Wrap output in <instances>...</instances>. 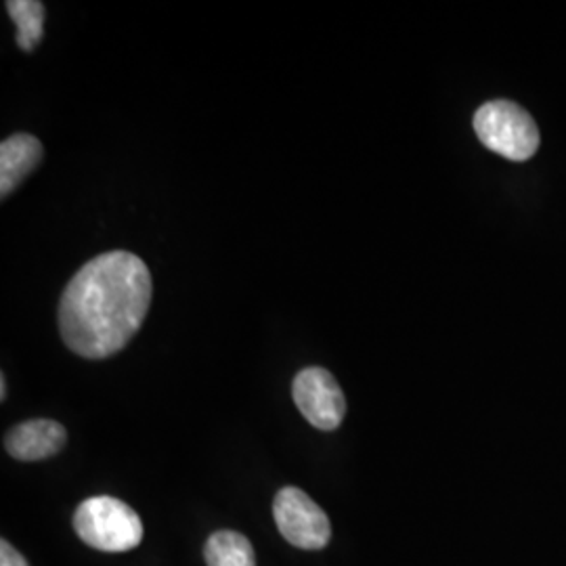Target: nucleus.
Wrapping results in <instances>:
<instances>
[{
  "label": "nucleus",
  "mask_w": 566,
  "mask_h": 566,
  "mask_svg": "<svg viewBox=\"0 0 566 566\" xmlns=\"http://www.w3.org/2000/svg\"><path fill=\"white\" fill-rule=\"evenodd\" d=\"M151 292V273L137 254L114 250L88 261L61 296L63 343L84 359L120 353L145 322Z\"/></svg>",
  "instance_id": "nucleus-1"
},
{
  "label": "nucleus",
  "mask_w": 566,
  "mask_h": 566,
  "mask_svg": "<svg viewBox=\"0 0 566 566\" xmlns=\"http://www.w3.org/2000/svg\"><path fill=\"white\" fill-rule=\"evenodd\" d=\"M474 133L486 149L512 163H525L539 149V128L518 103L497 99L474 114Z\"/></svg>",
  "instance_id": "nucleus-2"
},
{
  "label": "nucleus",
  "mask_w": 566,
  "mask_h": 566,
  "mask_svg": "<svg viewBox=\"0 0 566 566\" xmlns=\"http://www.w3.org/2000/svg\"><path fill=\"white\" fill-rule=\"evenodd\" d=\"M74 528L86 546L102 552H128L143 542L139 514L109 495L82 502L74 514Z\"/></svg>",
  "instance_id": "nucleus-3"
},
{
  "label": "nucleus",
  "mask_w": 566,
  "mask_h": 566,
  "mask_svg": "<svg viewBox=\"0 0 566 566\" xmlns=\"http://www.w3.org/2000/svg\"><path fill=\"white\" fill-rule=\"evenodd\" d=\"M273 516L285 542L294 547L322 549L332 539L327 514L296 486H285L275 495Z\"/></svg>",
  "instance_id": "nucleus-4"
},
{
  "label": "nucleus",
  "mask_w": 566,
  "mask_h": 566,
  "mask_svg": "<svg viewBox=\"0 0 566 566\" xmlns=\"http://www.w3.org/2000/svg\"><path fill=\"white\" fill-rule=\"evenodd\" d=\"M294 403L317 430H336L346 416V399L336 378L324 367H306L292 385Z\"/></svg>",
  "instance_id": "nucleus-5"
},
{
  "label": "nucleus",
  "mask_w": 566,
  "mask_h": 566,
  "mask_svg": "<svg viewBox=\"0 0 566 566\" xmlns=\"http://www.w3.org/2000/svg\"><path fill=\"white\" fill-rule=\"evenodd\" d=\"M67 441L65 428L53 420H28L11 428L4 437V449L20 462H41L57 455Z\"/></svg>",
  "instance_id": "nucleus-6"
},
{
  "label": "nucleus",
  "mask_w": 566,
  "mask_h": 566,
  "mask_svg": "<svg viewBox=\"0 0 566 566\" xmlns=\"http://www.w3.org/2000/svg\"><path fill=\"white\" fill-rule=\"evenodd\" d=\"M42 163V143L28 133H18L0 145V198L11 196Z\"/></svg>",
  "instance_id": "nucleus-7"
},
{
  "label": "nucleus",
  "mask_w": 566,
  "mask_h": 566,
  "mask_svg": "<svg viewBox=\"0 0 566 566\" xmlns=\"http://www.w3.org/2000/svg\"><path fill=\"white\" fill-rule=\"evenodd\" d=\"M203 556L208 566H256L250 539L235 531H219L210 535Z\"/></svg>",
  "instance_id": "nucleus-8"
},
{
  "label": "nucleus",
  "mask_w": 566,
  "mask_h": 566,
  "mask_svg": "<svg viewBox=\"0 0 566 566\" xmlns=\"http://www.w3.org/2000/svg\"><path fill=\"white\" fill-rule=\"evenodd\" d=\"M7 11L18 25V44L21 51H34L44 36V4L36 0H11Z\"/></svg>",
  "instance_id": "nucleus-9"
},
{
  "label": "nucleus",
  "mask_w": 566,
  "mask_h": 566,
  "mask_svg": "<svg viewBox=\"0 0 566 566\" xmlns=\"http://www.w3.org/2000/svg\"><path fill=\"white\" fill-rule=\"evenodd\" d=\"M0 566H28L25 558L9 542H0Z\"/></svg>",
  "instance_id": "nucleus-10"
},
{
  "label": "nucleus",
  "mask_w": 566,
  "mask_h": 566,
  "mask_svg": "<svg viewBox=\"0 0 566 566\" xmlns=\"http://www.w3.org/2000/svg\"><path fill=\"white\" fill-rule=\"evenodd\" d=\"M0 399L4 401L7 399V378L0 376Z\"/></svg>",
  "instance_id": "nucleus-11"
}]
</instances>
